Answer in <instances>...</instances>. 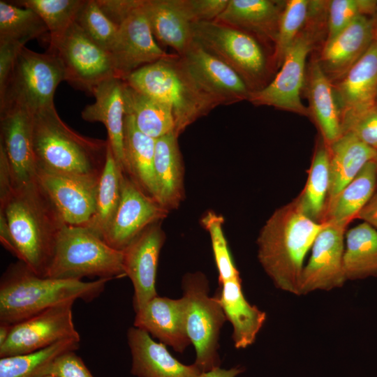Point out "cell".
Listing matches in <instances>:
<instances>
[{"mask_svg":"<svg viewBox=\"0 0 377 377\" xmlns=\"http://www.w3.org/2000/svg\"><path fill=\"white\" fill-rule=\"evenodd\" d=\"M327 223L308 217L295 200L266 221L256 242L258 258L277 288L298 295L304 258Z\"/></svg>","mask_w":377,"mask_h":377,"instance_id":"cell-1","label":"cell"},{"mask_svg":"<svg viewBox=\"0 0 377 377\" xmlns=\"http://www.w3.org/2000/svg\"><path fill=\"white\" fill-rule=\"evenodd\" d=\"M0 209L13 239L12 254L40 276L45 277L57 237L65 225L37 180L13 189Z\"/></svg>","mask_w":377,"mask_h":377,"instance_id":"cell-2","label":"cell"},{"mask_svg":"<svg viewBox=\"0 0 377 377\" xmlns=\"http://www.w3.org/2000/svg\"><path fill=\"white\" fill-rule=\"evenodd\" d=\"M108 140L84 136L69 127L54 105L33 114V147L36 170L100 178L104 169Z\"/></svg>","mask_w":377,"mask_h":377,"instance_id":"cell-3","label":"cell"},{"mask_svg":"<svg viewBox=\"0 0 377 377\" xmlns=\"http://www.w3.org/2000/svg\"><path fill=\"white\" fill-rule=\"evenodd\" d=\"M110 280L86 282L40 276L18 260L10 265L1 278L0 322L14 325L68 301L91 302Z\"/></svg>","mask_w":377,"mask_h":377,"instance_id":"cell-4","label":"cell"},{"mask_svg":"<svg viewBox=\"0 0 377 377\" xmlns=\"http://www.w3.org/2000/svg\"><path fill=\"white\" fill-rule=\"evenodd\" d=\"M124 81L171 108L177 137L219 105L195 81L179 55L144 66Z\"/></svg>","mask_w":377,"mask_h":377,"instance_id":"cell-5","label":"cell"},{"mask_svg":"<svg viewBox=\"0 0 377 377\" xmlns=\"http://www.w3.org/2000/svg\"><path fill=\"white\" fill-rule=\"evenodd\" d=\"M123 258V251L111 247L87 227L65 225L57 237L45 277L122 278L126 276Z\"/></svg>","mask_w":377,"mask_h":377,"instance_id":"cell-6","label":"cell"},{"mask_svg":"<svg viewBox=\"0 0 377 377\" xmlns=\"http://www.w3.org/2000/svg\"><path fill=\"white\" fill-rule=\"evenodd\" d=\"M193 41L232 68L251 92L267 85V60L253 35L214 21L193 23Z\"/></svg>","mask_w":377,"mask_h":377,"instance_id":"cell-7","label":"cell"},{"mask_svg":"<svg viewBox=\"0 0 377 377\" xmlns=\"http://www.w3.org/2000/svg\"><path fill=\"white\" fill-rule=\"evenodd\" d=\"M65 70L54 53H39L23 47L15 61L5 88L0 94V110L17 105L33 114L54 105Z\"/></svg>","mask_w":377,"mask_h":377,"instance_id":"cell-8","label":"cell"},{"mask_svg":"<svg viewBox=\"0 0 377 377\" xmlns=\"http://www.w3.org/2000/svg\"><path fill=\"white\" fill-rule=\"evenodd\" d=\"M325 17L311 12L295 40L287 52L274 79L260 90L251 92L248 101L255 105L272 106L309 117L301 101L300 93L306 78V58L318 40Z\"/></svg>","mask_w":377,"mask_h":377,"instance_id":"cell-9","label":"cell"},{"mask_svg":"<svg viewBox=\"0 0 377 377\" xmlns=\"http://www.w3.org/2000/svg\"><path fill=\"white\" fill-rule=\"evenodd\" d=\"M182 288L186 330L196 353L194 364L202 373L220 367L219 339L227 320L219 300L209 295L208 280L200 272L186 273Z\"/></svg>","mask_w":377,"mask_h":377,"instance_id":"cell-10","label":"cell"},{"mask_svg":"<svg viewBox=\"0 0 377 377\" xmlns=\"http://www.w3.org/2000/svg\"><path fill=\"white\" fill-rule=\"evenodd\" d=\"M48 52L61 59L65 81L92 94L103 81L117 77L110 53L94 42L75 22L61 36L50 39Z\"/></svg>","mask_w":377,"mask_h":377,"instance_id":"cell-11","label":"cell"},{"mask_svg":"<svg viewBox=\"0 0 377 377\" xmlns=\"http://www.w3.org/2000/svg\"><path fill=\"white\" fill-rule=\"evenodd\" d=\"M75 301H68L12 325L0 358L28 353L68 339H80L73 320Z\"/></svg>","mask_w":377,"mask_h":377,"instance_id":"cell-12","label":"cell"},{"mask_svg":"<svg viewBox=\"0 0 377 377\" xmlns=\"http://www.w3.org/2000/svg\"><path fill=\"white\" fill-rule=\"evenodd\" d=\"M118 26L115 40L109 51L117 77L124 80L144 66L178 56L167 53L155 42L143 9V0Z\"/></svg>","mask_w":377,"mask_h":377,"instance_id":"cell-13","label":"cell"},{"mask_svg":"<svg viewBox=\"0 0 377 377\" xmlns=\"http://www.w3.org/2000/svg\"><path fill=\"white\" fill-rule=\"evenodd\" d=\"M168 212L121 171L119 204L103 239L123 251L147 227L164 219Z\"/></svg>","mask_w":377,"mask_h":377,"instance_id":"cell-14","label":"cell"},{"mask_svg":"<svg viewBox=\"0 0 377 377\" xmlns=\"http://www.w3.org/2000/svg\"><path fill=\"white\" fill-rule=\"evenodd\" d=\"M346 229L327 223L316 236L299 283L298 295L330 291L347 281L343 269Z\"/></svg>","mask_w":377,"mask_h":377,"instance_id":"cell-15","label":"cell"},{"mask_svg":"<svg viewBox=\"0 0 377 377\" xmlns=\"http://www.w3.org/2000/svg\"><path fill=\"white\" fill-rule=\"evenodd\" d=\"M99 179L36 170L38 183L73 226H87L94 215Z\"/></svg>","mask_w":377,"mask_h":377,"instance_id":"cell-16","label":"cell"},{"mask_svg":"<svg viewBox=\"0 0 377 377\" xmlns=\"http://www.w3.org/2000/svg\"><path fill=\"white\" fill-rule=\"evenodd\" d=\"M333 89L343 133L355 119L377 106V42L373 41L361 59L333 83Z\"/></svg>","mask_w":377,"mask_h":377,"instance_id":"cell-17","label":"cell"},{"mask_svg":"<svg viewBox=\"0 0 377 377\" xmlns=\"http://www.w3.org/2000/svg\"><path fill=\"white\" fill-rule=\"evenodd\" d=\"M0 144L10 165L13 189L36 180L33 147V114L12 105L0 110Z\"/></svg>","mask_w":377,"mask_h":377,"instance_id":"cell-18","label":"cell"},{"mask_svg":"<svg viewBox=\"0 0 377 377\" xmlns=\"http://www.w3.org/2000/svg\"><path fill=\"white\" fill-rule=\"evenodd\" d=\"M165 240V234L158 222L147 227L123 250L124 272L134 288L133 304L135 312L158 296L156 271Z\"/></svg>","mask_w":377,"mask_h":377,"instance_id":"cell-19","label":"cell"},{"mask_svg":"<svg viewBox=\"0 0 377 377\" xmlns=\"http://www.w3.org/2000/svg\"><path fill=\"white\" fill-rule=\"evenodd\" d=\"M179 57L195 81L219 105L249 99L251 91L240 76L194 41Z\"/></svg>","mask_w":377,"mask_h":377,"instance_id":"cell-20","label":"cell"},{"mask_svg":"<svg viewBox=\"0 0 377 377\" xmlns=\"http://www.w3.org/2000/svg\"><path fill=\"white\" fill-rule=\"evenodd\" d=\"M373 41V20L360 15L335 37L325 42L317 60L333 84L361 59Z\"/></svg>","mask_w":377,"mask_h":377,"instance_id":"cell-21","label":"cell"},{"mask_svg":"<svg viewBox=\"0 0 377 377\" xmlns=\"http://www.w3.org/2000/svg\"><path fill=\"white\" fill-rule=\"evenodd\" d=\"M133 325L179 353L191 344L186 330V303L182 297H155L135 312Z\"/></svg>","mask_w":377,"mask_h":377,"instance_id":"cell-22","label":"cell"},{"mask_svg":"<svg viewBox=\"0 0 377 377\" xmlns=\"http://www.w3.org/2000/svg\"><path fill=\"white\" fill-rule=\"evenodd\" d=\"M131 354V373L137 377H198L202 373L193 363L184 364L162 343L145 330L132 327L127 332Z\"/></svg>","mask_w":377,"mask_h":377,"instance_id":"cell-23","label":"cell"},{"mask_svg":"<svg viewBox=\"0 0 377 377\" xmlns=\"http://www.w3.org/2000/svg\"><path fill=\"white\" fill-rule=\"evenodd\" d=\"M122 87L123 80L118 77L103 81L92 92L95 102L87 105L82 111L81 116L87 121L104 124L116 163L120 170L124 172L125 112Z\"/></svg>","mask_w":377,"mask_h":377,"instance_id":"cell-24","label":"cell"},{"mask_svg":"<svg viewBox=\"0 0 377 377\" xmlns=\"http://www.w3.org/2000/svg\"><path fill=\"white\" fill-rule=\"evenodd\" d=\"M143 9L154 36L182 56L193 43L185 0H143Z\"/></svg>","mask_w":377,"mask_h":377,"instance_id":"cell-25","label":"cell"},{"mask_svg":"<svg viewBox=\"0 0 377 377\" xmlns=\"http://www.w3.org/2000/svg\"><path fill=\"white\" fill-rule=\"evenodd\" d=\"M285 3L274 0H228L215 20L248 32L259 40L275 43Z\"/></svg>","mask_w":377,"mask_h":377,"instance_id":"cell-26","label":"cell"},{"mask_svg":"<svg viewBox=\"0 0 377 377\" xmlns=\"http://www.w3.org/2000/svg\"><path fill=\"white\" fill-rule=\"evenodd\" d=\"M305 78L309 111L325 145L328 147L342 135L339 112L333 84L317 60L309 62Z\"/></svg>","mask_w":377,"mask_h":377,"instance_id":"cell-27","label":"cell"},{"mask_svg":"<svg viewBox=\"0 0 377 377\" xmlns=\"http://www.w3.org/2000/svg\"><path fill=\"white\" fill-rule=\"evenodd\" d=\"M216 296L226 320L232 325L235 347L243 349L252 345L266 320L267 314L246 300L240 278L220 283V290Z\"/></svg>","mask_w":377,"mask_h":377,"instance_id":"cell-28","label":"cell"},{"mask_svg":"<svg viewBox=\"0 0 377 377\" xmlns=\"http://www.w3.org/2000/svg\"><path fill=\"white\" fill-rule=\"evenodd\" d=\"M155 145V139L140 132L133 118L124 115V172L145 194L158 202Z\"/></svg>","mask_w":377,"mask_h":377,"instance_id":"cell-29","label":"cell"},{"mask_svg":"<svg viewBox=\"0 0 377 377\" xmlns=\"http://www.w3.org/2000/svg\"><path fill=\"white\" fill-rule=\"evenodd\" d=\"M177 138L170 133L156 139L154 172L158 202L168 211L177 209L184 196V165Z\"/></svg>","mask_w":377,"mask_h":377,"instance_id":"cell-30","label":"cell"},{"mask_svg":"<svg viewBox=\"0 0 377 377\" xmlns=\"http://www.w3.org/2000/svg\"><path fill=\"white\" fill-rule=\"evenodd\" d=\"M328 147L330 186L327 203L332 200L369 161L377 151L352 133H345ZM327 205V204H326Z\"/></svg>","mask_w":377,"mask_h":377,"instance_id":"cell-31","label":"cell"},{"mask_svg":"<svg viewBox=\"0 0 377 377\" xmlns=\"http://www.w3.org/2000/svg\"><path fill=\"white\" fill-rule=\"evenodd\" d=\"M377 168L374 160L368 162L355 177L326 205L323 223L346 229L375 193Z\"/></svg>","mask_w":377,"mask_h":377,"instance_id":"cell-32","label":"cell"},{"mask_svg":"<svg viewBox=\"0 0 377 377\" xmlns=\"http://www.w3.org/2000/svg\"><path fill=\"white\" fill-rule=\"evenodd\" d=\"M122 94L125 115L133 118L140 132L155 140L175 133V119L168 105L138 91L124 80Z\"/></svg>","mask_w":377,"mask_h":377,"instance_id":"cell-33","label":"cell"},{"mask_svg":"<svg viewBox=\"0 0 377 377\" xmlns=\"http://www.w3.org/2000/svg\"><path fill=\"white\" fill-rule=\"evenodd\" d=\"M330 186L328 147L320 136L316 142L303 190L294 199L310 219L323 223Z\"/></svg>","mask_w":377,"mask_h":377,"instance_id":"cell-34","label":"cell"},{"mask_svg":"<svg viewBox=\"0 0 377 377\" xmlns=\"http://www.w3.org/2000/svg\"><path fill=\"white\" fill-rule=\"evenodd\" d=\"M343 269L347 281L377 276V230L368 223L346 232Z\"/></svg>","mask_w":377,"mask_h":377,"instance_id":"cell-35","label":"cell"},{"mask_svg":"<svg viewBox=\"0 0 377 377\" xmlns=\"http://www.w3.org/2000/svg\"><path fill=\"white\" fill-rule=\"evenodd\" d=\"M121 172L109 144L105 165L98 185L96 211L86 226L102 239L119 204Z\"/></svg>","mask_w":377,"mask_h":377,"instance_id":"cell-36","label":"cell"},{"mask_svg":"<svg viewBox=\"0 0 377 377\" xmlns=\"http://www.w3.org/2000/svg\"><path fill=\"white\" fill-rule=\"evenodd\" d=\"M80 339L59 341L40 350L0 358V377H39L61 355L75 351Z\"/></svg>","mask_w":377,"mask_h":377,"instance_id":"cell-37","label":"cell"},{"mask_svg":"<svg viewBox=\"0 0 377 377\" xmlns=\"http://www.w3.org/2000/svg\"><path fill=\"white\" fill-rule=\"evenodd\" d=\"M47 31L45 22L33 10L0 1V43L25 46L29 40Z\"/></svg>","mask_w":377,"mask_h":377,"instance_id":"cell-38","label":"cell"},{"mask_svg":"<svg viewBox=\"0 0 377 377\" xmlns=\"http://www.w3.org/2000/svg\"><path fill=\"white\" fill-rule=\"evenodd\" d=\"M86 0H21L15 5L33 10L43 20L50 39L61 36L73 23Z\"/></svg>","mask_w":377,"mask_h":377,"instance_id":"cell-39","label":"cell"},{"mask_svg":"<svg viewBox=\"0 0 377 377\" xmlns=\"http://www.w3.org/2000/svg\"><path fill=\"white\" fill-rule=\"evenodd\" d=\"M309 0L286 1L282 11L272 59L281 66L285 56L303 28L309 14Z\"/></svg>","mask_w":377,"mask_h":377,"instance_id":"cell-40","label":"cell"},{"mask_svg":"<svg viewBox=\"0 0 377 377\" xmlns=\"http://www.w3.org/2000/svg\"><path fill=\"white\" fill-rule=\"evenodd\" d=\"M224 221L222 215L211 210L206 212L200 219L202 226L208 232L210 237L214 260L219 272V283L240 278L224 235Z\"/></svg>","mask_w":377,"mask_h":377,"instance_id":"cell-41","label":"cell"},{"mask_svg":"<svg viewBox=\"0 0 377 377\" xmlns=\"http://www.w3.org/2000/svg\"><path fill=\"white\" fill-rule=\"evenodd\" d=\"M75 22L94 42L109 52L119 26L104 13L96 0L85 1Z\"/></svg>","mask_w":377,"mask_h":377,"instance_id":"cell-42","label":"cell"},{"mask_svg":"<svg viewBox=\"0 0 377 377\" xmlns=\"http://www.w3.org/2000/svg\"><path fill=\"white\" fill-rule=\"evenodd\" d=\"M377 1L332 0L327 9V36L329 40L346 28L360 15L374 14Z\"/></svg>","mask_w":377,"mask_h":377,"instance_id":"cell-43","label":"cell"},{"mask_svg":"<svg viewBox=\"0 0 377 377\" xmlns=\"http://www.w3.org/2000/svg\"><path fill=\"white\" fill-rule=\"evenodd\" d=\"M45 374H54L58 377H94L75 351H69L59 356L43 375Z\"/></svg>","mask_w":377,"mask_h":377,"instance_id":"cell-44","label":"cell"},{"mask_svg":"<svg viewBox=\"0 0 377 377\" xmlns=\"http://www.w3.org/2000/svg\"><path fill=\"white\" fill-rule=\"evenodd\" d=\"M345 133H353L362 142L377 151V106L355 119Z\"/></svg>","mask_w":377,"mask_h":377,"instance_id":"cell-45","label":"cell"},{"mask_svg":"<svg viewBox=\"0 0 377 377\" xmlns=\"http://www.w3.org/2000/svg\"><path fill=\"white\" fill-rule=\"evenodd\" d=\"M185 3L194 23L215 20L228 0H185Z\"/></svg>","mask_w":377,"mask_h":377,"instance_id":"cell-46","label":"cell"},{"mask_svg":"<svg viewBox=\"0 0 377 377\" xmlns=\"http://www.w3.org/2000/svg\"><path fill=\"white\" fill-rule=\"evenodd\" d=\"M15 43H0V94L3 92L20 50Z\"/></svg>","mask_w":377,"mask_h":377,"instance_id":"cell-47","label":"cell"},{"mask_svg":"<svg viewBox=\"0 0 377 377\" xmlns=\"http://www.w3.org/2000/svg\"><path fill=\"white\" fill-rule=\"evenodd\" d=\"M104 13L116 24L132 10L136 8L140 0H96Z\"/></svg>","mask_w":377,"mask_h":377,"instance_id":"cell-48","label":"cell"},{"mask_svg":"<svg viewBox=\"0 0 377 377\" xmlns=\"http://www.w3.org/2000/svg\"><path fill=\"white\" fill-rule=\"evenodd\" d=\"M13 191L10 169L3 147L0 144V206L3 205Z\"/></svg>","mask_w":377,"mask_h":377,"instance_id":"cell-49","label":"cell"},{"mask_svg":"<svg viewBox=\"0 0 377 377\" xmlns=\"http://www.w3.org/2000/svg\"><path fill=\"white\" fill-rule=\"evenodd\" d=\"M357 219L368 223L377 230V193H375L362 208Z\"/></svg>","mask_w":377,"mask_h":377,"instance_id":"cell-50","label":"cell"},{"mask_svg":"<svg viewBox=\"0 0 377 377\" xmlns=\"http://www.w3.org/2000/svg\"><path fill=\"white\" fill-rule=\"evenodd\" d=\"M0 241L2 246L12 253L13 249V239L10 227L3 211L0 209Z\"/></svg>","mask_w":377,"mask_h":377,"instance_id":"cell-51","label":"cell"},{"mask_svg":"<svg viewBox=\"0 0 377 377\" xmlns=\"http://www.w3.org/2000/svg\"><path fill=\"white\" fill-rule=\"evenodd\" d=\"M244 371V369L240 367H232L228 369L217 367L201 373L198 377H237Z\"/></svg>","mask_w":377,"mask_h":377,"instance_id":"cell-52","label":"cell"},{"mask_svg":"<svg viewBox=\"0 0 377 377\" xmlns=\"http://www.w3.org/2000/svg\"><path fill=\"white\" fill-rule=\"evenodd\" d=\"M11 327L12 325L0 322V346L3 345L7 340Z\"/></svg>","mask_w":377,"mask_h":377,"instance_id":"cell-53","label":"cell"},{"mask_svg":"<svg viewBox=\"0 0 377 377\" xmlns=\"http://www.w3.org/2000/svg\"><path fill=\"white\" fill-rule=\"evenodd\" d=\"M373 34H374V41L377 42V5L376 11L374 13V18L373 19Z\"/></svg>","mask_w":377,"mask_h":377,"instance_id":"cell-54","label":"cell"},{"mask_svg":"<svg viewBox=\"0 0 377 377\" xmlns=\"http://www.w3.org/2000/svg\"><path fill=\"white\" fill-rule=\"evenodd\" d=\"M39 377H58V376L54 374H45V375L40 376Z\"/></svg>","mask_w":377,"mask_h":377,"instance_id":"cell-55","label":"cell"},{"mask_svg":"<svg viewBox=\"0 0 377 377\" xmlns=\"http://www.w3.org/2000/svg\"><path fill=\"white\" fill-rule=\"evenodd\" d=\"M375 162H376V168H377V154H376V156L374 159Z\"/></svg>","mask_w":377,"mask_h":377,"instance_id":"cell-56","label":"cell"}]
</instances>
